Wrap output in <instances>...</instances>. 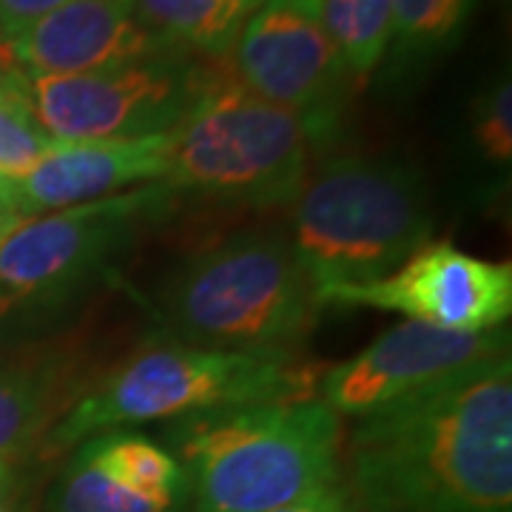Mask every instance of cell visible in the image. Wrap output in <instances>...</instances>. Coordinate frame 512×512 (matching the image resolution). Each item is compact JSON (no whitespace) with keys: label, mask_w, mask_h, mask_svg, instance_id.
Returning a JSON list of instances; mask_svg holds the SVG:
<instances>
[{"label":"cell","mask_w":512,"mask_h":512,"mask_svg":"<svg viewBox=\"0 0 512 512\" xmlns=\"http://www.w3.org/2000/svg\"><path fill=\"white\" fill-rule=\"evenodd\" d=\"M345 490L356 512H512L510 353L362 416Z\"/></svg>","instance_id":"obj_1"},{"label":"cell","mask_w":512,"mask_h":512,"mask_svg":"<svg viewBox=\"0 0 512 512\" xmlns=\"http://www.w3.org/2000/svg\"><path fill=\"white\" fill-rule=\"evenodd\" d=\"M168 444L200 512H276L339 484L342 421L322 399L191 413Z\"/></svg>","instance_id":"obj_2"},{"label":"cell","mask_w":512,"mask_h":512,"mask_svg":"<svg viewBox=\"0 0 512 512\" xmlns=\"http://www.w3.org/2000/svg\"><path fill=\"white\" fill-rule=\"evenodd\" d=\"M291 205L288 239L316 299L393 274L433 231L427 185L393 157H330Z\"/></svg>","instance_id":"obj_3"},{"label":"cell","mask_w":512,"mask_h":512,"mask_svg":"<svg viewBox=\"0 0 512 512\" xmlns=\"http://www.w3.org/2000/svg\"><path fill=\"white\" fill-rule=\"evenodd\" d=\"M319 379L296 353H237L154 342L94 382L43 439L49 453L126 424L183 419L231 404L311 399Z\"/></svg>","instance_id":"obj_4"},{"label":"cell","mask_w":512,"mask_h":512,"mask_svg":"<svg viewBox=\"0 0 512 512\" xmlns=\"http://www.w3.org/2000/svg\"><path fill=\"white\" fill-rule=\"evenodd\" d=\"M188 345L296 353L319 322V299L282 234H239L191 256L157 296Z\"/></svg>","instance_id":"obj_5"},{"label":"cell","mask_w":512,"mask_h":512,"mask_svg":"<svg viewBox=\"0 0 512 512\" xmlns=\"http://www.w3.org/2000/svg\"><path fill=\"white\" fill-rule=\"evenodd\" d=\"M311 143L296 114L256 97L234 74H214L200 100L171 128L163 185L171 194L291 205L311 174Z\"/></svg>","instance_id":"obj_6"},{"label":"cell","mask_w":512,"mask_h":512,"mask_svg":"<svg viewBox=\"0 0 512 512\" xmlns=\"http://www.w3.org/2000/svg\"><path fill=\"white\" fill-rule=\"evenodd\" d=\"M214 74L197 55L174 46L100 72L69 77L26 74V100L55 143L140 140L177 126Z\"/></svg>","instance_id":"obj_7"},{"label":"cell","mask_w":512,"mask_h":512,"mask_svg":"<svg viewBox=\"0 0 512 512\" xmlns=\"http://www.w3.org/2000/svg\"><path fill=\"white\" fill-rule=\"evenodd\" d=\"M171 197L163 183H151L20 220L0 239V319L23 302L74 291L106 259L123 251Z\"/></svg>","instance_id":"obj_8"},{"label":"cell","mask_w":512,"mask_h":512,"mask_svg":"<svg viewBox=\"0 0 512 512\" xmlns=\"http://www.w3.org/2000/svg\"><path fill=\"white\" fill-rule=\"evenodd\" d=\"M234 77L296 114L308 143H330L356 77L325 35L313 0H262L234 46Z\"/></svg>","instance_id":"obj_9"},{"label":"cell","mask_w":512,"mask_h":512,"mask_svg":"<svg viewBox=\"0 0 512 512\" xmlns=\"http://www.w3.org/2000/svg\"><path fill=\"white\" fill-rule=\"evenodd\" d=\"M319 305L376 308L453 333H487L512 316V265L490 262L450 242H427L393 274L333 288Z\"/></svg>","instance_id":"obj_10"},{"label":"cell","mask_w":512,"mask_h":512,"mask_svg":"<svg viewBox=\"0 0 512 512\" xmlns=\"http://www.w3.org/2000/svg\"><path fill=\"white\" fill-rule=\"evenodd\" d=\"M504 353H510L507 330L453 333L407 319L384 330L356 356L330 367L316 387L336 416L362 419Z\"/></svg>","instance_id":"obj_11"},{"label":"cell","mask_w":512,"mask_h":512,"mask_svg":"<svg viewBox=\"0 0 512 512\" xmlns=\"http://www.w3.org/2000/svg\"><path fill=\"white\" fill-rule=\"evenodd\" d=\"M171 131L140 140L55 143L26 174L6 180V200L18 217H40L106 200L140 183H163Z\"/></svg>","instance_id":"obj_12"},{"label":"cell","mask_w":512,"mask_h":512,"mask_svg":"<svg viewBox=\"0 0 512 512\" xmlns=\"http://www.w3.org/2000/svg\"><path fill=\"white\" fill-rule=\"evenodd\" d=\"M174 49L140 20L134 0H66L9 40L29 77L89 74Z\"/></svg>","instance_id":"obj_13"},{"label":"cell","mask_w":512,"mask_h":512,"mask_svg":"<svg viewBox=\"0 0 512 512\" xmlns=\"http://www.w3.org/2000/svg\"><path fill=\"white\" fill-rule=\"evenodd\" d=\"M83 384L69 353H26L0 362V461L15 464L69 413Z\"/></svg>","instance_id":"obj_14"},{"label":"cell","mask_w":512,"mask_h":512,"mask_svg":"<svg viewBox=\"0 0 512 512\" xmlns=\"http://www.w3.org/2000/svg\"><path fill=\"white\" fill-rule=\"evenodd\" d=\"M262 0H134L154 35L191 55L225 60Z\"/></svg>","instance_id":"obj_15"},{"label":"cell","mask_w":512,"mask_h":512,"mask_svg":"<svg viewBox=\"0 0 512 512\" xmlns=\"http://www.w3.org/2000/svg\"><path fill=\"white\" fill-rule=\"evenodd\" d=\"M80 444H86L92 456L131 493L157 501L163 507H174L183 493V467L157 441L126 430H109Z\"/></svg>","instance_id":"obj_16"},{"label":"cell","mask_w":512,"mask_h":512,"mask_svg":"<svg viewBox=\"0 0 512 512\" xmlns=\"http://www.w3.org/2000/svg\"><path fill=\"white\" fill-rule=\"evenodd\" d=\"M316 15L342 55L348 72L362 80L382 63L393 29V0H313Z\"/></svg>","instance_id":"obj_17"},{"label":"cell","mask_w":512,"mask_h":512,"mask_svg":"<svg viewBox=\"0 0 512 512\" xmlns=\"http://www.w3.org/2000/svg\"><path fill=\"white\" fill-rule=\"evenodd\" d=\"M473 9L476 0H393L390 46L396 66L404 69L450 49L473 18Z\"/></svg>","instance_id":"obj_18"},{"label":"cell","mask_w":512,"mask_h":512,"mask_svg":"<svg viewBox=\"0 0 512 512\" xmlns=\"http://www.w3.org/2000/svg\"><path fill=\"white\" fill-rule=\"evenodd\" d=\"M174 507H163L157 501H148L143 495L131 493L109 470L92 456L86 444L69 461V470L63 473L55 493V512H171Z\"/></svg>","instance_id":"obj_19"},{"label":"cell","mask_w":512,"mask_h":512,"mask_svg":"<svg viewBox=\"0 0 512 512\" xmlns=\"http://www.w3.org/2000/svg\"><path fill=\"white\" fill-rule=\"evenodd\" d=\"M55 146L26 100V77L0 89V177L15 180Z\"/></svg>","instance_id":"obj_20"},{"label":"cell","mask_w":512,"mask_h":512,"mask_svg":"<svg viewBox=\"0 0 512 512\" xmlns=\"http://www.w3.org/2000/svg\"><path fill=\"white\" fill-rule=\"evenodd\" d=\"M470 140L495 168L512 163V86L510 74H495L470 106Z\"/></svg>","instance_id":"obj_21"},{"label":"cell","mask_w":512,"mask_h":512,"mask_svg":"<svg viewBox=\"0 0 512 512\" xmlns=\"http://www.w3.org/2000/svg\"><path fill=\"white\" fill-rule=\"evenodd\" d=\"M63 3L66 0H0V32L6 35V40H12Z\"/></svg>","instance_id":"obj_22"},{"label":"cell","mask_w":512,"mask_h":512,"mask_svg":"<svg viewBox=\"0 0 512 512\" xmlns=\"http://www.w3.org/2000/svg\"><path fill=\"white\" fill-rule=\"evenodd\" d=\"M276 512H356L353 504H350L348 490L342 484H333V487H325L319 493L308 495L302 501H296L291 507H282Z\"/></svg>","instance_id":"obj_23"},{"label":"cell","mask_w":512,"mask_h":512,"mask_svg":"<svg viewBox=\"0 0 512 512\" xmlns=\"http://www.w3.org/2000/svg\"><path fill=\"white\" fill-rule=\"evenodd\" d=\"M15 498H18V473H15V464L0 461V512H15Z\"/></svg>","instance_id":"obj_24"},{"label":"cell","mask_w":512,"mask_h":512,"mask_svg":"<svg viewBox=\"0 0 512 512\" xmlns=\"http://www.w3.org/2000/svg\"><path fill=\"white\" fill-rule=\"evenodd\" d=\"M0 208H9V200H6V180L0 177ZM12 211V208H9Z\"/></svg>","instance_id":"obj_25"}]
</instances>
